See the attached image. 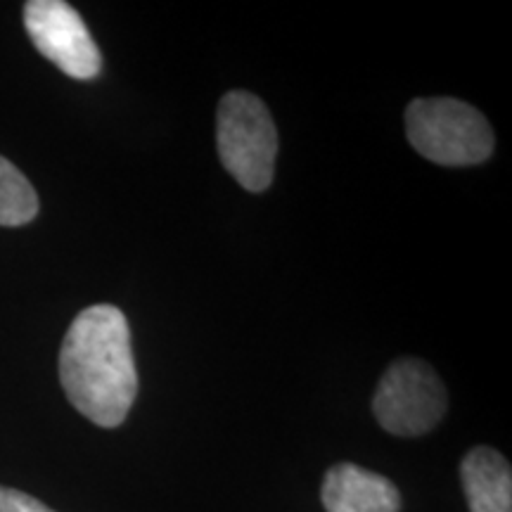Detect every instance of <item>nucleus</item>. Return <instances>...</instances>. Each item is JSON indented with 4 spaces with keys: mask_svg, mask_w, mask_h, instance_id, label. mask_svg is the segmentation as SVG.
Listing matches in <instances>:
<instances>
[{
    "mask_svg": "<svg viewBox=\"0 0 512 512\" xmlns=\"http://www.w3.org/2000/svg\"><path fill=\"white\" fill-rule=\"evenodd\" d=\"M60 382L83 418L112 430L138 396V368L128 320L117 306L98 304L72 320L60 349Z\"/></svg>",
    "mask_w": 512,
    "mask_h": 512,
    "instance_id": "nucleus-1",
    "label": "nucleus"
},
{
    "mask_svg": "<svg viewBox=\"0 0 512 512\" xmlns=\"http://www.w3.org/2000/svg\"><path fill=\"white\" fill-rule=\"evenodd\" d=\"M406 136L422 157L441 166H475L494 152L484 114L456 98H418L406 110Z\"/></svg>",
    "mask_w": 512,
    "mask_h": 512,
    "instance_id": "nucleus-2",
    "label": "nucleus"
},
{
    "mask_svg": "<svg viewBox=\"0 0 512 512\" xmlns=\"http://www.w3.org/2000/svg\"><path fill=\"white\" fill-rule=\"evenodd\" d=\"M216 150L230 176L249 192H264L273 181L278 131L256 95L230 91L216 112Z\"/></svg>",
    "mask_w": 512,
    "mask_h": 512,
    "instance_id": "nucleus-3",
    "label": "nucleus"
},
{
    "mask_svg": "<svg viewBox=\"0 0 512 512\" xmlns=\"http://www.w3.org/2000/svg\"><path fill=\"white\" fill-rule=\"evenodd\" d=\"M446 389L430 363L399 358L382 375L373 413L382 430L396 437H422L446 415Z\"/></svg>",
    "mask_w": 512,
    "mask_h": 512,
    "instance_id": "nucleus-4",
    "label": "nucleus"
},
{
    "mask_svg": "<svg viewBox=\"0 0 512 512\" xmlns=\"http://www.w3.org/2000/svg\"><path fill=\"white\" fill-rule=\"evenodd\" d=\"M24 27L38 53L60 72L76 81H91L100 74L98 43L79 12L62 0H29L24 5Z\"/></svg>",
    "mask_w": 512,
    "mask_h": 512,
    "instance_id": "nucleus-5",
    "label": "nucleus"
},
{
    "mask_svg": "<svg viewBox=\"0 0 512 512\" xmlns=\"http://www.w3.org/2000/svg\"><path fill=\"white\" fill-rule=\"evenodd\" d=\"M320 498L328 512H399L401 494L387 477L354 463L325 472Z\"/></svg>",
    "mask_w": 512,
    "mask_h": 512,
    "instance_id": "nucleus-6",
    "label": "nucleus"
},
{
    "mask_svg": "<svg viewBox=\"0 0 512 512\" xmlns=\"http://www.w3.org/2000/svg\"><path fill=\"white\" fill-rule=\"evenodd\" d=\"M470 512H512V467L489 446H477L460 465Z\"/></svg>",
    "mask_w": 512,
    "mask_h": 512,
    "instance_id": "nucleus-7",
    "label": "nucleus"
},
{
    "mask_svg": "<svg viewBox=\"0 0 512 512\" xmlns=\"http://www.w3.org/2000/svg\"><path fill=\"white\" fill-rule=\"evenodd\" d=\"M38 214V195L15 164L0 157V226H24Z\"/></svg>",
    "mask_w": 512,
    "mask_h": 512,
    "instance_id": "nucleus-8",
    "label": "nucleus"
},
{
    "mask_svg": "<svg viewBox=\"0 0 512 512\" xmlns=\"http://www.w3.org/2000/svg\"><path fill=\"white\" fill-rule=\"evenodd\" d=\"M0 512H55L38 498L24 494V491L0 486Z\"/></svg>",
    "mask_w": 512,
    "mask_h": 512,
    "instance_id": "nucleus-9",
    "label": "nucleus"
}]
</instances>
